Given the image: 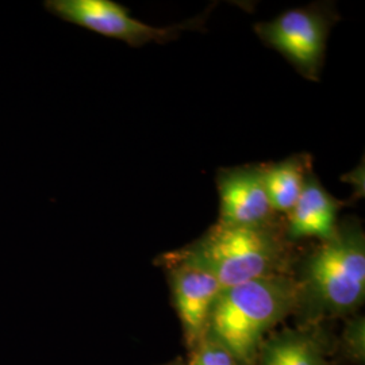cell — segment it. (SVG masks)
<instances>
[{
    "label": "cell",
    "mask_w": 365,
    "mask_h": 365,
    "mask_svg": "<svg viewBox=\"0 0 365 365\" xmlns=\"http://www.w3.org/2000/svg\"><path fill=\"white\" fill-rule=\"evenodd\" d=\"M298 324L327 322L357 313L365 300V235L359 222L339 223L333 238L298 259Z\"/></svg>",
    "instance_id": "obj_1"
},
{
    "label": "cell",
    "mask_w": 365,
    "mask_h": 365,
    "mask_svg": "<svg viewBox=\"0 0 365 365\" xmlns=\"http://www.w3.org/2000/svg\"><path fill=\"white\" fill-rule=\"evenodd\" d=\"M161 256L203 269L222 288L272 276H294L298 261L284 222L259 227L215 223L194 242Z\"/></svg>",
    "instance_id": "obj_2"
},
{
    "label": "cell",
    "mask_w": 365,
    "mask_h": 365,
    "mask_svg": "<svg viewBox=\"0 0 365 365\" xmlns=\"http://www.w3.org/2000/svg\"><path fill=\"white\" fill-rule=\"evenodd\" d=\"M299 307L295 276H272L222 288L210 319L207 337L240 365H255L265 337Z\"/></svg>",
    "instance_id": "obj_3"
},
{
    "label": "cell",
    "mask_w": 365,
    "mask_h": 365,
    "mask_svg": "<svg viewBox=\"0 0 365 365\" xmlns=\"http://www.w3.org/2000/svg\"><path fill=\"white\" fill-rule=\"evenodd\" d=\"M334 15L322 6H307L280 14L255 26L259 38L280 53L303 78L319 80L327 37Z\"/></svg>",
    "instance_id": "obj_4"
},
{
    "label": "cell",
    "mask_w": 365,
    "mask_h": 365,
    "mask_svg": "<svg viewBox=\"0 0 365 365\" xmlns=\"http://www.w3.org/2000/svg\"><path fill=\"white\" fill-rule=\"evenodd\" d=\"M43 9L64 22L107 38L123 41L133 48H141L150 42H168L188 27V24L150 26L130 16L129 9L114 0H46Z\"/></svg>",
    "instance_id": "obj_5"
},
{
    "label": "cell",
    "mask_w": 365,
    "mask_h": 365,
    "mask_svg": "<svg viewBox=\"0 0 365 365\" xmlns=\"http://www.w3.org/2000/svg\"><path fill=\"white\" fill-rule=\"evenodd\" d=\"M167 272L170 298L182 324L184 345L190 353L207 337L210 319L222 286L200 268L160 256L156 260Z\"/></svg>",
    "instance_id": "obj_6"
},
{
    "label": "cell",
    "mask_w": 365,
    "mask_h": 365,
    "mask_svg": "<svg viewBox=\"0 0 365 365\" xmlns=\"http://www.w3.org/2000/svg\"><path fill=\"white\" fill-rule=\"evenodd\" d=\"M218 225L259 227L279 223L262 182L260 165H244L218 172Z\"/></svg>",
    "instance_id": "obj_7"
},
{
    "label": "cell",
    "mask_w": 365,
    "mask_h": 365,
    "mask_svg": "<svg viewBox=\"0 0 365 365\" xmlns=\"http://www.w3.org/2000/svg\"><path fill=\"white\" fill-rule=\"evenodd\" d=\"M337 339L327 322L298 324L271 331L260 345L255 365H339Z\"/></svg>",
    "instance_id": "obj_8"
},
{
    "label": "cell",
    "mask_w": 365,
    "mask_h": 365,
    "mask_svg": "<svg viewBox=\"0 0 365 365\" xmlns=\"http://www.w3.org/2000/svg\"><path fill=\"white\" fill-rule=\"evenodd\" d=\"M341 203L330 195L310 172L295 206L286 215L284 230L291 242L315 238L319 242L333 238L339 229Z\"/></svg>",
    "instance_id": "obj_9"
},
{
    "label": "cell",
    "mask_w": 365,
    "mask_h": 365,
    "mask_svg": "<svg viewBox=\"0 0 365 365\" xmlns=\"http://www.w3.org/2000/svg\"><path fill=\"white\" fill-rule=\"evenodd\" d=\"M260 167L271 207L277 215H287L299 197L307 175L312 172L310 158L304 155L291 156Z\"/></svg>",
    "instance_id": "obj_10"
},
{
    "label": "cell",
    "mask_w": 365,
    "mask_h": 365,
    "mask_svg": "<svg viewBox=\"0 0 365 365\" xmlns=\"http://www.w3.org/2000/svg\"><path fill=\"white\" fill-rule=\"evenodd\" d=\"M345 327L337 339V359L349 364L364 365L365 322L364 317L354 314L345 318Z\"/></svg>",
    "instance_id": "obj_11"
},
{
    "label": "cell",
    "mask_w": 365,
    "mask_h": 365,
    "mask_svg": "<svg viewBox=\"0 0 365 365\" xmlns=\"http://www.w3.org/2000/svg\"><path fill=\"white\" fill-rule=\"evenodd\" d=\"M185 365H240L235 357L221 344L206 337L205 341L188 354Z\"/></svg>",
    "instance_id": "obj_12"
},
{
    "label": "cell",
    "mask_w": 365,
    "mask_h": 365,
    "mask_svg": "<svg viewBox=\"0 0 365 365\" xmlns=\"http://www.w3.org/2000/svg\"><path fill=\"white\" fill-rule=\"evenodd\" d=\"M164 365H185V361L182 360V359H176V360H173V361H170V363H168V364H164Z\"/></svg>",
    "instance_id": "obj_13"
}]
</instances>
